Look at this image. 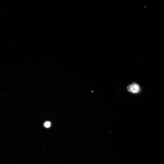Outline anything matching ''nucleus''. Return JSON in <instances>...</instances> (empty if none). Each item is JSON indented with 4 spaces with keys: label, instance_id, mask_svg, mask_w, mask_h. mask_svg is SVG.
<instances>
[{
    "label": "nucleus",
    "instance_id": "obj_1",
    "mask_svg": "<svg viewBox=\"0 0 164 164\" xmlns=\"http://www.w3.org/2000/svg\"><path fill=\"white\" fill-rule=\"evenodd\" d=\"M128 91L132 93L136 94L140 92V90L139 85L136 83L133 82L129 85L127 87Z\"/></svg>",
    "mask_w": 164,
    "mask_h": 164
},
{
    "label": "nucleus",
    "instance_id": "obj_2",
    "mask_svg": "<svg viewBox=\"0 0 164 164\" xmlns=\"http://www.w3.org/2000/svg\"><path fill=\"white\" fill-rule=\"evenodd\" d=\"M44 126L46 128H49L51 126V123L50 122H46L44 123Z\"/></svg>",
    "mask_w": 164,
    "mask_h": 164
}]
</instances>
